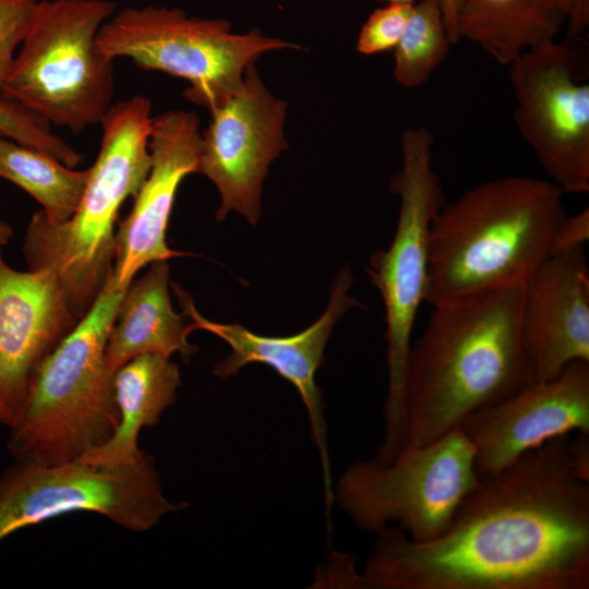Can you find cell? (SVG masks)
I'll return each instance as SVG.
<instances>
[{
    "instance_id": "1",
    "label": "cell",
    "mask_w": 589,
    "mask_h": 589,
    "mask_svg": "<svg viewBox=\"0 0 589 589\" xmlns=\"http://www.w3.org/2000/svg\"><path fill=\"white\" fill-rule=\"evenodd\" d=\"M553 438L482 477L447 527H386L357 588L589 589V443Z\"/></svg>"
},
{
    "instance_id": "2",
    "label": "cell",
    "mask_w": 589,
    "mask_h": 589,
    "mask_svg": "<svg viewBox=\"0 0 589 589\" xmlns=\"http://www.w3.org/2000/svg\"><path fill=\"white\" fill-rule=\"evenodd\" d=\"M524 284L433 305L411 345L407 444L424 445L533 382L520 340Z\"/></svg>"
},
{
    "instance_id": "3",
    "label": "cell",
    "mask_w": 589,
    "mask_h": 589,
    "mask_svg": "<svg viewBox=\"0 0 589 589\" xmlns=\"http://www.w3.org/2000/svg\"><path fill=\"white\" fill-rule=\"evenodd\" d=\"M550 180L509 176L481 183L436 214L425 302L472 299L525 284L552 255L566 213Z\"/></svg>"
},
{
    "instance_id": "4",
    "label": "cell",
    "mask_w": 589,
    "mask_h": 589,
    "mask_svg": "<svg viewBox=\"0 0 589 589\" xmlns=\"http://www.w3.org/2000/svg\"><path fill=\"white\" fill-rule=\"evenodd\" d=\"M152 123L149 98L135 95L112 104L99 123L98 155L75 213L52 223L40 209L27 226L23 252L29 269L56 274L77 320L111 274L119 209L149 172Z\"/></svg>"
},
{
    "instance_id": "5",
    "label": "cell",
    "mask_w": 589,
    "mask_h": 589,
    "mask_svg": "<svg viewBox=\"0 0 589 589\" xmlns=\"http://www.w3.org/2000/svg\"><path fill=\"white\" fill-rule=\"evenodd\" d=\"M124 293L110 274L89 310L39 365L9 428L8 449L16 461L70 462L113 434L119 412L105 352Z\"/></svg>"
},
{
    "instance_id": "6",
    "label": "cell",
    "mask_w": 589,
    "mask_h": 589,
    "mask_svg": "<svg viewBox=\"0 0 589 589\" xmlns=\"http://www.w3.org/2000/svg\"><path fill=\"white\" fill-rule=\"evenodd\" d=\"M116 12L110 0H40L1 96L50 125L73 132L99 124L112 105L113 59L96 37Z\"/></svg>"
},
{
    "instance_id": "7",
    "label": "cell",
    "mask_w": 589,
    "mask_h": 589,
    "mask_svg": "<svg viewBox=\"0 0 589 589\" xmlns=\"http://www.w3.org/2000/svg\"><path fill=\"white\" fill-rule=\"evenodd\" d=\"M401 168L392 181L400 200L389 247L372 255L366 272L385 309L388 390L382 446L395 450L407 440L405 387L411 335L425 302L430 236L433 220L445 204L432 165L433 136L424 127L401 135Z\"/></svg>"
},
{
    "instance_id": "8",
    "label": "cell",
    "mask_w": 589,
    "mask_h": 589,
    "mask_svg": "<svg viewBox=\"0 0 589 589\" xmlns=\"http://www.w3.org/2000/svg\"><path fill=\"white\" fill-rule=\"evenodd\" d=\"M299 48L257 28L236 32L225 19L153 4L116 11L96 37V50L110 59L129 58L143 70L188 81L187 99L208 111L240 87L262 56Z\"/></svg>"
},
{
    "instance_id": "9",
    "label": "cell",
    "mask_w": 589,
    "mask_h": 589,
    "mask_svg": "<svg viewBox=\"0 0 589 589\" xmlns=\"http://www.w3.org/2000/svg\"><path fill=\"white\" fill-rule=\"evenodd\" d=\"M480 476L472 443L460 428L424 445L406 444L390 460L358 461L334 500L363 531L397 524L417 542L438 536Z\"/></svg>"
},
{
    "instance_id": "10",
    "label": "cell",
    "mask_w": 589,
    "mask_h": 589,
    "mask_svg": "<svg viewBox=\"0 0 589 589\" xmlns=\"http://www.w3.org/2000/svg\"><path fill=\"white\" fill-rule=\"evenodd\" d=\"M179 508L164 495L149 455L127 467L79 459L58 465L15 460L0 477V542L20 529L74 512L96 513L143 532Z\"/></svg>"
},
{
    "instance_id": "11",
    "label": "cell",
    "mask_w": 589,
    "mask_h": 589,
    "mask_svg": "<svg viewBox=\"0 0 589 589\" xmlns=\"http://www.w3.org/2000/svg\"><path fill=\"white\" fill-rule=\"evenodd\" d=\"M567 41L549 40L509 64L515 121L540 165L564 193L589 190V84Z\"/></svg>"
},
{
    "instance_id": "12",
    "label": "cell",
    "mask_w": 589,
    "mask_h": 589,
    "mask_svg": "<svg viewBox=\"0 0 589 589\" xmlns=\"http://www.w3.org/2000/svg\"><path fill=\"white\" fill-rule=\"evenodd\" d=\"M209 112L211 122L202 131L197 173L219 192L217 220L233 211L255 226L268 169L288 147L287 101L268 89L252 64L240 87Z\"/></svg>"
},
{
    "instance_id": "13",
    "label": "cell",
    "mask_w": 589,
    "mask_h": 589,
    "mask_svg": "<svg viewBox=\"0 0 589 589\" xmlns=\"http://www.w3.org/2000/svg\"><path fill=\"white\" fill-rule=\"evenodd\" d=\"M352 283L351 269L345 266L334 280L328 304L322 316L302 332L285 337L257 335L240 324H224L207 320L197 312L189 294L173 285V290L183 305V312L191 320V332L203 329L212 333L227 342L231 349V352L215 365V375L228 378L247 364L259 362L274 369L297 388L308 410L313 438L321 453L327 509L333 505L334 493L322 398L315 383V374L322 363L334 325L347 311L360 305L350 294Z\"/></svg>"
},
{
    "instance_id": "14",
    "label": "cell",
    "mask_w": 589,
    "mask_h": 589,
    "mask_svg": "<svg viewBox=\"0 0 589 589\" xmlns=\"http://www.w3.org/2000/svg\"><path fill=\"white\" fill-rule=\"evenodd\" d=\"M459 428L474 447L480 478L553 438L573 431L589 435V362H574L554 378L525 385Z\"/></svg>"
},
{
    "instance_id": "15",
    "label": "cell",
    "mask_w": 589,
    "mask_h": 589,
    "mask_svg": "<svg viewBox=\"0 0 589 589\" xmlns=\"http://www.w3.org/2000/svg\"><path fill=\"white\" fill-rule=\"evenodd\" d=\"M148 147L149 172L134 196L130 214L119 223L115 235L111 279L122 290L146 265L185 255L168 247L166 232L181 182L199 171L202 147L199 117L184 109L153 117Z\"/></svg>"
},
{
    "instance_id": "16",
    "label": "cell",
    "mask_w": 589,
    "mask_h": 589,
    "mask_svg": "<svg viewBox=\"0 0 589 589\" xmlns=\"http://www.w3.org/2000/svg\"><path fill=\"white\" fill-rule=\"evenodd\" d=\"M77 322L53 272L16 271L0 247L1 425L14 423L39 365Z\"/></svg>"
},
{
    "instance_id": "17",
    "label": "cell",
    "mask_w": 589,
    "mask_h": 589,
    "mask_svg": "<svg viewBox=\"0 0 589 589\" xmlns=\"http://www.w3.org/2000/svg\"><path fill=\"white\" fill-rule=\"evenodd\" d=\"M520 340L533 382L589 362V267L585 249L551 255L524 284Z\"/></svg>"
},
{
    "instance_id": "18",
    "label": "cell",
    "mask_w": 589,
    "mask_h": 589,
    "mask_svg": "<svg viewBox=\"0 0 589 589\" xmlns=\"http://www.w3.org/2000/svg\"><path fill=\"white\" fill-rule=\"evenodd\" d=\"M168 261L153 262L127 288L106 344V363L112 373L141 354L180 353L187 362L197 351L188 341L191 328L185 313L172 309Z\"/></svg>"
},
{
    "instance_id": "19",
    "label": "cell",
    "mask_w": 589,
    "mask_h": 589,
    "mask_svg": "<svg viewBox=\"0 0 589 589\" xmlns=\"http://www.w3.org/2000/svg\"><path fill=\"white\" fill-rule=\"evenodd\" d=\"M180 371L169 357L147 353L137 356L113 373L118 426L109 440L79 460L101 467H127L142 461L148 454L139 448L142 428L156 425L161 413L177 398Z\"/></svg>"
},
{
    "instance_id": "20",
    "label": "cell",
    "mask_w": 589,
    "mask_h": 589,
    "mask_svg": "<svg viewBox=\"0 0 589 589\" xmlns=\"http://www.w3.org/2000/svg\"><path fill=\"white\" fill-rule=\"evenodd\" d=\"M458 40L467 39L497 63L555 39L566 16L556 0H455Z\"/></svg>"
},
{
    "instance_id": "21",
    "label": "cell",
    "mask_w": 589,
    "mask_h": 589,
    "mask_svg": "<svg viewBox=\"0 0 589 589\" xmlns=\"http://www.w3.org/2000/svg\"><path fill=\"white\" fill-rule=\"evenodd\" d=\"M0 177L35 199L48 220L62 223L75 213L89 168L74 170L46 152L0 136Z\"/></svg>"
},
{
    "instance_id": "22",
    "label": "cell",
    "mask_w": 589,
    "mask_h": 589,
    "mask_svg": "<svg viewBox=\"0 0 589 589\" xmlns=\"http://www.w3.org/2000/svg\"><path fill=\"white\" fill-rule=\"evenodd\" d=\"M450 41L440 0H419L394 48L393 75L406 88L423 85L446 59Z\"/></svg>"
},
{
    "instance_id": "23",
    "label": "cell",
    "mask_w": 589,
    "mask_h": 589,
    "mask_svg": "<svg viewBox=\"0 0 589 589\" xmlns=\"http://www.w3.org/2000/svg\"><path fill=\"white\" fill-rule=\"evenodd\" d=\"M0 136L46 152L71 168L82 160V155L55 134L47 121L3 96H0Z\"/></svg>"
},
{
    "instance_id": "24",
    "label": "cell",
    "mask_w": 589,
    "mask_h": 589,
    "mask_svg": "<svg viewBox=\"0 0 589 589\" xmlns=\"http://www.w3.org/2000/svg\"><path fill=\"white\" fill-rule=\"evenodd\" d=\"M412 4L387 3L374 10L362 25L357 50L372 56L394 50L408 23Z\"/></svg>"
},
{
    "instance_id": "25",
    "label": "cell",
    "mask_w": 589,
    "mask_h": 589,
    "mask_svg": "<svg viewBox=\"0 0 589 589\" xmlns=\"http://www.w3.org/2000/svg\"><path fill=\"white\" fill-rule=\"evenodd\" d=\"M37 0H0V96L14 51L32 24Z\"/></svg>"
},
{
    "instance_id": "26",
    "label": "cell",
    "mask_w": 589,
    "mask_h": 589,
    "mask_svg": "<svg viewBox=\"0 0 589 589\" xmlns=\"http://www.w3.org/2000/svg\"><path fill=\"white\" fill-rule=\"evenodd\" d=\"M589 239L588 207L573 216L566 215L558 226L553 240L552 255L585 249Z\"/></svg>"
},
{
    "instance_id": "27",
    "label": "cell",
    "mask_w": 589,
    "mask_h": 589,
    "mask_svg": "<svg viewBox=\"0 0 589 589\" xmlns=\"http://www.w3.org/2000/svg\"><path fill=\"white\" fill-rule=\"evenodd\" d=\"M568 22L570 36H577L589 24V0H556Z\"/></svg>"
},
{
    "instance_id": "28",
    "label": "cell",
    "mask_w": 589,
    "mask_h": 589,
    "mask_svg": "<svg viewBox=\"0 0 589 589\" xmlns=\"http://www.w3.org/2000/svg\"><path fill=\"white\" fill-rule=\"evenodd\" d=\"M443 11L445 25L450 38V41L457 43L458 37L456 33V4L455 0H440Z\"/></svg>"
},
{
    "instance_id": "29",
    "label": "cell",
    "mask_w": 589,
    "mask_h": 589,
    "mask_svg": "<svg viewBox=\"0 0 589 589\" xmlns=\"http://www.w3.org/2000/svg\"><path fill=\"white\" fill-rule=\"evenodd\" d=\"M12 236L13 230L11 226L5 221L0 220V247L8 244Z\"/></svg>"
},
{
    "instance_id": "30",
    "label": "cell",
    "mask_w": 589,
    "mask_h": 589,
    "mask_svg": "<svg viewBox=\"0 0 589 589\" xmlns=\"http://www.w3.org/2000/svg\"><path fill=\"white\" fill-rule=\"evenodd\" d=\"M380 3L387 4V3H406V4H414L419 0H376Z\"/></svg>"
}]
</instances>
